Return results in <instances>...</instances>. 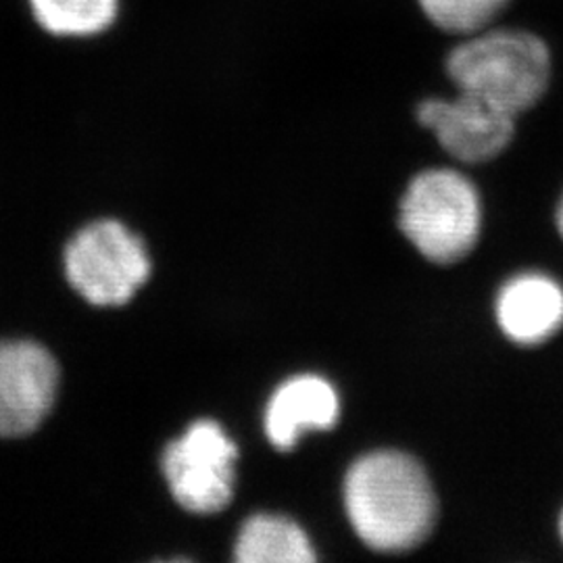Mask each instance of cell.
Here are the masks:
<instances>
[{
	"label": "cell",
	"instance_id": "obj_1",
	"mask_svg": "<svg viewBox=\"0 0 563 563\" xmlns=\"http://www.w3.org/2000/svg\"><path fill=\"white\" fill-rule=\"evenodd\" d=\"M344 509L363 543L380 553L411 551L437 522V495L422 463L401 451L360 457L344 478Z\"/></svg>",
	"mask_w": 563,
	"mask_h": 563
},
{
	"label": "cell",
	"instance_id": "obj_2",
	"mask_svg": "<svg viewBox=\"0 0 563 563\" xmlns=\"http://www.w3.org/2000/svg\"><path fill=\"white\" fill-rule=\"evenodd\" d=\"M457 90L522 115L549 90L553 59L547 42L518 27H486L465 36L446 57Z\"/></svg>",
	"mask_w": 563,
	"mask_h": 563
},
{
	"label": "cell",
	"instance_id": "obj_3",
	"mask_svg": "<svg viewBox=\"0 0 563 563\" xmlns=\"http://www.w3.org/2000/svg\"><path fill=\"white\" fill-rule=\"evenodd\" d=\"M402 234L428 262L463 260L478 242L483 207L474 184L453 169H428L405 190Z\"/></svg>",
	"mask_w": 563,
	"mask_h": 563
},
{
	"label": "cell",
	"instance_id": "obj_4",
	"mask_svg": "<svg viewBox=\"0 0 563 563\" xmlns=\"http://www.w3.org/2000/svg\"><path fill=\"white\" fill-rule=\"evenodd\" d=\"M65 274L90 305L120 307L148 280L151 257L123 223L102 220L81 228L65 246Z\"/></svg>",
	"mask_w": 563,
	"mask_h": 563
},
{
	"label": "cell",
	"instance_id": "obj_5",
	"mask_svg": "<svg viewBox=\"0 0 563 563\" xmlns=\"http://www.w3.org/2000/svg\"><path fill=\"white\" fill-rule=\"evenodd\" d=\"M239 446L213 420L192 423L163 453V474L174 499L190 514H220L234 497Z\"/></svg>",
	"mask_w": 563,
	"mask_h": 563
},
{
	"label": "cell",
	"instance_id": "obj_6",
	"mask_svg": "<svg viewBox=\"0 0 563 563\" xmlns=\"http://www.w3.org/2000/svg\"><path fill=\"white\" fill-rule=\"evenodd\" d=\"M516 115L470 92L455 99H426L418 121L444 151L462 163H484L499 157L516 134Z\"/></svg>",
	"mask_w": 563,
	"mask_h": 563
},
{
	"label": "cell",
	"instance_id": "obj_7",
	"mask_svg": "<svg viewBox=\"0 0 563 563\" xmlns=\"http://www.w3.org/2000/svg\"><path fill=\"white\" fill-rule=\"evenodd\" d=\"M57 386L59 365L42 344L0 342V437L32 434L48 416Z\"/></svg>",
	"mask_w": 563,
	"mask_h": 563
},
{
	"label": "cell",
	"instance_id": "obj_8",
	"mask_svg": "<svg viewBox=\"0 0 563 563\" xmlns=\"http://www.w3.org/2000/svg\"><path fill=\"white\" fill-rule=\"evenodd\" d=\"M336 388L313 374L295 376L278 386L265 409V434L280 451H290L305 432L328 430L339 422Z\"/></svg>",
	"mask_w": 563,
	"mask_h": 563
},
{
	"label": "cell",
	"instance_id": "obj_9",
	"mask_svg": "<svg viewBox=\"0 0 563 563\" xmlns=\"http://www.w3.org/2000/svg\"><path fill=\"white\" fill-rule=\"evenodd\" d=\"M495 311L509 341L541 344L562 330L563 288L543 274L516 276L501 288Z\"/></svg>",
	"mask_w": 563,
	"mask_h": 563
},
{
	"label": "cell",
	"instance_id": "obj_10",
	"mask_svg": "<svg viewBox=\"0 0 563 563\" xmlns=\"http://www.w3.org/2000/svg\"><path fill=\"white\" fill-rule=\"evenodd\" d=\"M234 558L241 563H309L316 562L313 547L299 523L260 514L242 523Z\"/></svg>",
	"mask_w": 563,
	"mask_h": 563
},
{
	"label": "cell",
	"instance_id": "obj_11",
	"mask_svg": "<svg viewBox=\"0 0 563 563\" xmlns=\"http://www.w3.org/2000/svg\"><path fill=\"white\" fill-rule=\"evenodd\" d=\"M44 32L60 38H88L113 25L120 0H27Z\"/></svg>",
	"mask_w": 563,
	"mask_h": 563
},
{
	"label": "cell",
	"instance_id": "obj_12",
	"mask_svg": "<svg viewBox=\"0 0 563 563\" xmlns=\"http://www.w3.org/2000/svg\"><path fill=\"white\" fill-rule=\"evenodd\" d=\"M432 25L453 36H470L490 27L511 0H418Z\"/></svg>",
	"mask_w": 563,
	"mask_h": 563
},
{
	"label": "cell",
	"instance_id": "obj_13",
	"mask_svg": "<svg viewBox=\"0 0 563 563\" xmlns=\"http://www.w3.org/2000/svg\"><path fill=\"white\" fill-rule=\"evenodd\" d=\"M555 222H558V230H560V234H562L563 239V195L562 201L558 205V213H555Z\"/></svg>",
	"mask_w": 563,
	"mask_h": 563
},
{
	"label": "cell",
	"instance_id": "obj_14",
	"mask_svg": "<svg viewBox=\"0 0 563 563\" xmlns=\"http://www.w3.org/2000/svg\"><path fill=\"white\" fill-rule=\"evenodd\" d=\"M560 530H562V537H563V516H562V523H560Z\"/></svg>",
	"mask_w": 563,
	"mask_h": 563
}]
</instances>
